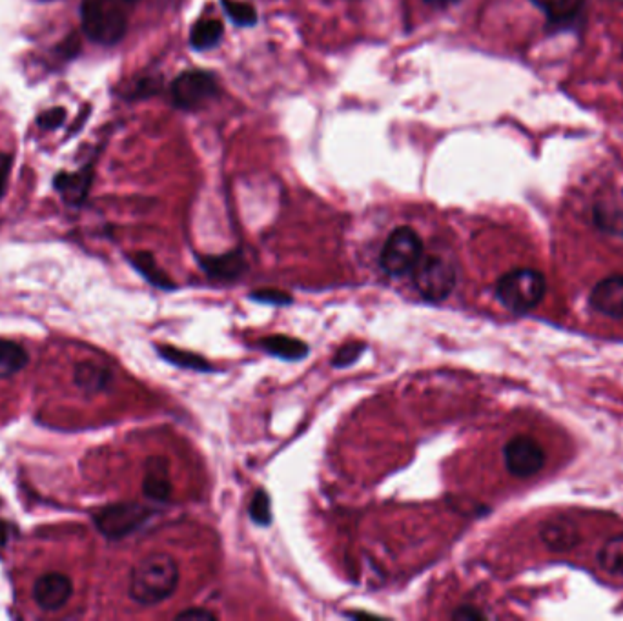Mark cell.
Wrapping results in <instances>:
<instances>
[{
  "mask_svg": "<svg viewBox=\"0 0 623 621\" xmlns=\"http://www.w3.org/2000/svg\"><path fill=\"white\" fill-rule=\"evenodd\" d=\"M92 184V172L82 170L77 174H61L55 179V188L61 192L64 201L72 206L84 203Z\"/></svg>",
  "mask_w": 623,
  "mask_h": 621,
  "instance_id": "obj_12",
  "label": "cell"
},
{
  "mask_svg": "<svg viewBox=\"0 0 623 621\" xmlns=\"http://www.w3.org/2000/svg\"><path fill=\"white\" fill-rule=\"evenodd\" d=\"M144 496L155 503H164L172 496V479L168 459L150 458L146 461L143 481Z\"/></svg>",
  "mask_w": 623,
  "mask_h": 621,
  "instance_id": "obj_11",
  "label": "cell"
},
{
  "mask_svg": "<svg viewBox=\"0 0 623 621\" xmlns=\"http://www.w3.org/2000/svg\"><path fill=\"white\" fill-rule=\"evenodd\" d=\"M545 277L538 270L518 268L503 275L496 285V297L514 314H525L542 303Z\"/></svg>",
  "mask_w": 623,
  "mask_h": 621,
  "instance_id": "obj_3",
  "label": "cell"
},
{
  "mask_svg": "<svg viewBox=\"0 0 623 621\" xmlns=\"http://www.w3.org/2000/svg\"><path fill=\"white\" fill-rule=\"evenodd\" d=\"M10 540V525L6 521L0 520V547L6 545Z\"/></svg>",
  "mask_w": 623,
  "mask_h": 621,
  "instance_id": "obj_30",
  "label": "cell"
},
{
  "mask_svg": "<svg viewBox=\"0 0 623 621\" xmlns=\"http://www.w3.org/2000/svg\"><path fill=\"white\" fill-rule=\"evenodd\" d=\"M543 540L554 550H569L578 543V534L571 523H549L543 530Z\"/></svg>",
  "mask_w": 623,
  "mask_h": 621,
  "instance_id": "obj_21",
  "label": "cell"
},
{
  "mask_svg": "<svg viewBox=\"0 0 623 621\" xmlns=\"http://www.w3.org/2000/svg\"><path fill=\"white\" fill-rule=\"evenodd\" d=\"M28 361L30 356L22 345L10 339H0V379L19 374L26 368Z\"/></svg>",
  "mask_w": 623,
  "mask_h": 621,
  "instance_id": "obj_15",
  "label": "cell"
},
{
  "mask_svg": "<svg viewBox=\"0 0 623 621\" xmlns=\"http://www.w3.org/2000/svg\"><path fill=\"white\" fill-rule=\"evenodd\" d=\"M223 39V24L215 19H203L197 22L190 33V44L194 50L214 48Z\"/></svg>",
  "mask_w": 623,
  "mask_h": 621,
  "instance_id": "obj_17",
  "label": "cell"
},
{
  "mask_svg": "<svg viewBox=\"0 0 623 621\" xmlns=\"http://www.w3.org/2000/svg\"><path fill=\"white\" fill-rule=\"evenodd\" d=\"M81 21L86 37L101 46L117 44L128 28L119 0H82Z\"/></svg>",
  "mask_w": 623,
  "mask_h": 621,
  "instance_id": "obj_2",
  "label": "cell"
},
{
  "mask_svg": "<svg viewBox=\"0 0 623 621\" xmlns=\"http://www.w3.org/2000/svg\"><path fill=\"white\" fill-rule=\"evenodd\" d=\"M259 345L265 348L268 354L272 356L281 357L286 361H297V359H303L308 354V347L294 337L288 336H270L265 337L259 341Z\"/></svg>",
  "mask_w": 623,
  "mask_h": 621,
  "instance_id": "obj_16",
  "label": "cell"
},
{
  "mask_svg": "<svg viewBox=\"0 0 623 621\" xmlns=\"http://www.w3.org/2000/svg\"><path fill=\"white\" fill-rule=\"evenodd\" d=\"M73 379H75V385L82 388L84 392L95 394L108 387V383L112 381V374L95 363H79L73 370Z\"/></svg>",
  "mask_w": 623,
  "mask_h": 621,
  "instance_id": "obj_14",
  "label": "cell"
},
{
  "mask_svg": "<svg viewBox=\"0 0 623 621\" xmlns=\"http://www.w3.org/2000/svg\"><path fill=\"white\" fill-rule=\"evenodd\" d=\"M157 352L168 363H174L177 367L192 368V370H210V365L201 356H195L192 352H184L174 347H159Z\"/></svg>",
  "mask_w": 623,
  "mask_h": 621,
  "instance_id": "obj_22",
  "label": "cell"
},
{
  "mask_svg": "<svg viewBox=\"0 0 623 621\" xmlns=\"http://www.w3.org/2000/svg\"><path fill=\"white\" fill-rule=\"evenodd\" d=\"M551 21H569L582 10L583 0H531Z\"/></svg>",
  "mask_w": 623,
  "mask_h": 621,
  "instance_id": "obj_19",
  "label": "cell"
},
{
  "mask_svg": "<svg viewBox=\"0 0 623 621\" xmlns=\"http://www.w3.org/2000/svg\"><path fill=\"white\" fill-rule=\"evenodd\" d=\"M201 265L205 268L206 274L212 275L215 279H225V281L239 277L245 270L243 255L239 254V252L206 257V259L201 261Z\"/></svg>",
  "mask_w": 623,
  "mask_h": 621,
  "instance_id": "obj_13",
  "label": "cell"
},
{
  "mask_svg": "<svg viewBox=\"0 0 623 621\" xmlns=\"http://www.w3.org/2000/svg\"><path fill=\"white\" fill-rule=\"evenodd\" d=\"M64 119H66L64 108H52V110L42 113L41 117H39V124L46 130H55L57 126H61L64 123Z\"/></svg>",
  "mask_w": 623,
  "mask_h": 621,
  "instance_id": "obj_26",
  "label": "cell"
},
{
  "mask_svg": "<svg viewBox=\"0 0 623 621\" xmlns=\"http://www.w3.org/2000/svg\"><path fill=\"white\" fill-rule=\"evenodd\" d=\"M219 84L208 72H184L172 84V97L179 108L194 110L214 99Z\"/></svg>",
  "mask_w": 623,
  "mask_h": 621,
  "instance_id": "obj_7",
  "label": "cell"
},
{
  "mask_svg": "<svg viewBox=\"0 0 623 621\" xmlns=\"http://www.w3.org/2000/svg\"><path fill=\"white\" fill-rule=\"evenodd\" d=\"M452 618H454V620L461 621L481 620V618H483V614H481V612L474 611L472 607H461V609H458V611L452 614Z\"/></svg>",
  "mask_w": 623,
  "mask_h": 621,
  "instance_id": "obj_29",
  "label": "cell"
},
{
  "mask_svg": "<svg viewBox=\"0 0 623 621\" xmlns=\"http://www.w3.org/2000/svg\"><path fill=\"white\" fill-rule=\"evenodd\" d=\"M132 265L139 270L146 281H150L157 288H174V283L166 277L163 270L155 263L154 255L148 252H137L130 257Z\"/></svg>",
  "mask_w": 623,
  "mask_h": 621,
  "instance_id": "obj_18",
  "label": "cell"
},
{
  "mask_svg": "<svg viewBox=\"0 0 623 621\" xmlns=\"http://www.w3.org/2000/svg\"><path fill=\"white\" fill-rule=\"evenodd\" d=\"M507 470L516 478H531L545 465L543 448L527 436L512 438L503 450Z\"/></svg>",
  "mask_w": 623,
  "mask_h": 621,
  "instance_id": "obj_8",
  "label": "cell"
},
{
  "mask_svg": "<svg viewBox=\"0 0 623 621\" xmlns=\"http://www.w3.org/2000/svg\"><path fill=\"white\" fill-rule=\"evenodd\" d=\"M414 272V288L419 296L427 301H445L452 294L456 286V266L443 257L432 254L421 257Z\"/></svg>",
  "mask_w": 623,
  "mask_h": 621,
  "instance_id": "obj_5",
  "label": "cell"
},
{
  "mask_svg": "<svg viewBox=\"0 0 623 621\" xmlns=\"http://www.w3.org/2000/svg\"><path fill=\"white\" fill-rule=\"evenodd\" d=\"M124 2H128V4H133V2H139V0H124Z\"/></svg>",
  "mask_w": 623,
  "mask_h": 621,
  "instance_id": "obj_32",
  "label": "cell"
},
{
  "mask_svg": "<svg viewBox=\"0 0 623 621\" xmlns=\"http://www.w3.org/2000/svg\"><path fill=\"white\" fill-rule=\"evenodd\" d=\"M254 299L261 301V303H277V305H288L290 303V296H286L283 292H277V290H261L252 294Z\"/></svg>",
  "mask_w": 623,
  "mask_h": 621,
  "instance_id": "obj_28",
  "label": "cell"
},
{
  "mask_svg": "<svg viewBox=\"0 0 623 621\" xmlns=\"http://www.w3.org/2000/svg\"><path fill=\"white\" fill-rule=\"evenodd\" d=\"M6 177H8V163H6V161H2V163H0V195L4 192Z\"/></svg>",
  "mask_w": 623,
  "mask_h": 621,
  "instance_id": "obj_31",
  "label": "cell"
},
{
  "mask_svg": "<svg viewBox=\"0 0 623 621\" xmlns=\"http://www.w3.org/2000/svg\"><path fill=\"white\" fill-rule=\"evenodd\" d=\"M73 583L66 574L48 572L35 581L33 600L42 611H59L72 598Z\"/></svg>",
  "mask_w": 623,
  "mask_h": 621,
  "instance_id": "obj_9",
  "label": "cell"
},
{
  "mask_svg": "<svg viewBox=\"0 0 623 621\" xmlns=\"http://www.w3.org/2000/svg\"><path fill=\"white\" fill-rule=\"evenodd\" d=\"M423 257V241L416 230L410 226L396 228L389 235L387 243L379 255V265L383 272L399 277L412 272Z\"/></svg>",
  "mask_w": 623,
  "mask_h": 621,
  "instance_id": "obj_4",
  "label": "cell"
},
{
  "mask_svg": "<svg viewBox=\"0 0 623 621\" xmlns=\"http://www.w3.org/2000/svg\"><path fill=\"white\" fill-rule=\"evenodd\" d=\"M226 15L239 26H254L257 22V13L254 6L239 2V0H223Z\"/></svg>",
  "mask_w": 623,
  "mask_h": 621,
  "instance_id": "obj_23",
  "label": "cell"
},
{
  "mask_svg": "<svg viewBox=\"0 0 623 621\" xmlns=\"http://www.w3.org/2000/svg\"><path fill=\"white\" fill-rule=\"evenodd\" d=\"M179 585L177 561L164 552H155L139 561L130 574V598L144 607L168 600Z\"/></svg>",
  "mask_w": 623,
  "mask_h": 621,
  "instance_id": "obj_1",
  "label": "cell"
},
{
  "mask_svg": "<svg viewBox=\"0 0 623 621\" xmlns=\"http://www.w3.org/2000/svg\"><path fill=\"white\" fill-rule=\"evenodd\" d=\"M152 510L141 503H115L93 514V523L97 530L108 540H123L132 532L141 529Z\"/></svg>",
  "mask_w": 623,
  "mask_h": 621,
  "instance_id": "obj_6",
  "label": "cell"
},
{
  "mask_svg": "<svg viewBox=\"0 0 623 621\" xmlns=\"http://www.w3.org/2000/svg\"><path fill=\"white\" fill-rule=\"evenodd\" d=\"M250 518L257 525H270L272 521V505H270V496L265 490H257L254 498L250 501Z\"/></svg>",
  "mask_w": 623,
  "mask_h": 621,
  "instance_id": "obj_24",
  "label": "cell"
},
{
  "mask_svg": "<svg viewBox=\"0 0 623 621\" xmlns=\"http://www.w3.org/2000/svg\"><path fill=\"white\" fill-rule=\"evenodd\" d=\"M179 621H214L217 620L214 612L206 611V609H188V611L179 612L175 616Z\"/></svg>",
  "mask_w": 623,
  "mask_h": 621,
  "instance_id": "obj_27",
  "label": "cell"
},
{
  "mask_svg": "<svg viewBox=\"0 0 623 621\" xmlns=\"http://www.w3.org/2000/svg\"><path fill=\"white\" fill-rule=\"evenodd\" d=\"M598 561L603 571L614 576H623V534L611 538L603 545Z\"/></svg>",
  "mask_w": 623,
  "mask_h": 621,
  "instance_id": "obj_20",
  "label": "cell"
},
{
  "mask_svg": "<svg viewBox=\"0 0 623 621\" xmlns=\"http://www.w3.org/2000/svg\"><path fill=\"white\" fill-rule=\"evenodd\" d=\"M591 305L603 316L623 317V275L607 277L594 286Z\"/></svg>",
  "mask_w": 623,
  "mask_h": 621,
  "instance_id": "obj_10",
  "label": "cell"
},
{
  "mask_svg": "<svg viewBox=\"0 0 623 621\" xmlns=\"http://www.w3.org/2000/svg\"><path fill=\"white\" fill-rule=\"evenodd\" d=\"M365 352V345H361V343H350L347 347L341 348L338 354L334 356V361H332V365L336 368H345L348 365H352V363H356L358 361L359 356Z\"/></svg>",
  "mask_w": 623,
  "mask_h": 621,
  "instance_id": "obj_25",
  "label": "cell"
}]
</instances>
